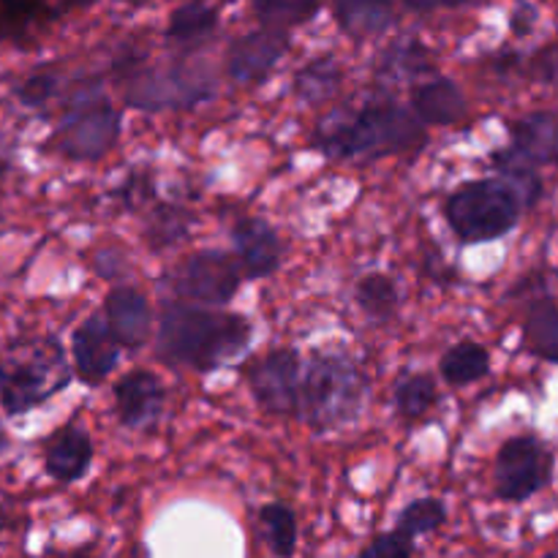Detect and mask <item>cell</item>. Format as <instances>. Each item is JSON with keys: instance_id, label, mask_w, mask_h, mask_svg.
Masks as SVG:
<instances>
[{"instance_id": "obj_1", "label": "cell", "mask_w": 558, "mask_h": 558, "mask_svg": "<svg viewBox=\"0 0 558 558\" xmlns=\"http://www.w3.org/2000/svg\"><path fill=\"white\" fill-rule=\"evenodd\" d=\"M251 327L240 316L189 305H163L158 319V354L169 363L213 371L248 347Z\"/></svg>"}, {"instance_id": "obj_2", "label": "cell", "mask_w": 558, "mask_h": 558, "mask_svg": "<svg viewBox=\"0 0 558 558\" xmlns=\"http://www.w3.org/2000/svg\"><path fill=\"white\" fill-rule=\"evenodd\" d=\"M423 140L417 118L398 104H368L354 112L327 114L316 129V145L330 158H379Z\"/></svg>"}, {"instance_id": "obj_3", "label": "cell", "mask_w": 558, "mask_h": 558, "mask_svg": "<svg viewBox=\"0 0 558 558\" xmlns=\"http://www.w3.org/2000/svg\"><path fill=\"white\" fill-rule=\"evenodd\" d=\"M365 403V381L343 354H322L300 381L298 414L316 430L352 423Z\"/></svg>"}, {"instance_id": "obj_4", "label": "cell", "mask_w": 558, "mask_h": 558, "mask_svg": "<svg viewBox=\"0 0 558 558\" xmlns=\"http://www.w3.org/2000/svg\"><path fill=\"white\" fill-rule=\"evenodd\" d=\"M69 376L63 349L52 338L22 343L0 363V407L11 417L31 412L63 390Z\"/></svg>"}, {"instance_id": "obj_5", "label": "cell", "mask_w": 558, "mask_h": 558, "mask_svg": "<svg viewBox=\"0 0 558 558\" xmlns=\"http://www.w3.org/2000/svg\"><path fill=\"white\" fill-rule=\"evenodd\" d=\"M447 223L466 243L505 238L521 218V196L507 180L466 183L447 199Z\"/></svg>"}, {"instance_id": "obj_6", "label": "cell", "mask_w": 558, "mask_h": 558, "mask_svg": "<svg viewBox=\"0 0 558 558\" xmlns=\"http://www.w3.org/2000/svg\"><path fill=\"white\" fill-rule=\"evenodd\" d=\"M120 118L112 104L98 93L74 98L60 123V150L74 161H96L112 147Z\"/></svg>"}, {"instance_id": "obj_7", "label": "cell", "mask_w": 558, "mask_h": 558, "mask_svg": "<svg viewBox=\"0 0 558 558\" xmlns=\"http://www.w3.org/2000/svg\"><path fill=\"white\" fill-rule=\"evenodd\" d=\"M554 477V456L534 436H515L496 456L494 485L505 501H526Z\"/></svg>"}, {"instance_id": "obj_8", "label": "cell", "mask_w": 558, "mask_h": 558, "mask_svg": "<svg viewBox=\"0 0 558 558\" xmlns=\"http://www.w3.org/2000/svg\"><path fill=\"white\" fill-rule=\"evenodd\" d=\"M240 265L223 251H202L174 272V292L202 305H227L240 289Z\"/></svg>"}, {"instance_id": "obj_9", "label": "cell", "mask_w": 558, "mask_h": 558, "mask_svg": "<svg viewBox=\"0 0 558 558\" xmlns=\"http://www.w3.org/2000/svg\"><path fill=\"white\" fill-rule=\"evenodd\" d=\"M251 392L267 412L287 414L298 409L300 357L292 349H276L251 368Z\"/></svg>"}, {"instance_id": "obj_10", "label": "cell", "mask_w": 558, "mask_h": 558, "mask_svg": "<svg viewBox=\"0 0 558 558\" xmlns=\"http://www.w3.org/2000/svg\"><path fill=\"white\" fill-rule=\"evenodd\" d=\"M118 338L112 336L104 316H90L87 322H82L71 338L76 376L90 387L101 385L118 365Z\"/></svg>"}, {"instance_id": "obj_11", "label": "cell", "mask_w": 558, "mask_h": 558, "mask_svg": "<svg viewBox=\"0 0 558 558\" xmlns=\"http://www.w3.org/2000/svg\"><path fill=\"white\" fill-rule=\"evenodd\" d=\"M289 49V36L287 31H276V27H265V31L245 33L243 38L232 44L227 58L229 76L243 85L251 82H262L272 69L278 65V60L283 58V52Z\"/></svg>"}, {"instance_id": "obj_12", "label": "cell", "mask_w": 558, "mask_h": 558, "mask_svg": "<svg viewBox=\"0 0 558 558\" xmlns=\"http://www.w3.org/2000/svg\"><path fill=\"white\" fill-rule=\"evenodd\" d=\"M118 417L125 428H145L158 420L163 409V387L150 371H131L114 385Z\"/></svg>"}, {"instance_id": "obj_13", "label": "cell", "mask_w": 558, "mask_h": 558, "mask_svg": "<svg viewBox=\"0 0 558 558\" xmlns=\"http://www.w3.org/2000/svg\"><path fill=\"white\" fill-rule=\"evenodd\" d=\"M240 267L251 278H267L281 265V238L262 218H243L232 232Z\"/></svg>"}, {"instance_id": "obj_14", "label": "cell", "mask_w": 558, "mask_h": 558, "mask_svg": "<svg viewBox=\"0 0 558 558\" xmlns=\"http://www.w3.org/2000/svg\"><path fill=\"white\" fill-rule=\"evenodd\" d=\"M107 325L118 343L129 349H140L150 336V305L136 289H114L107 298Z\"/></svg>"}, {"instance_id": "obj_15", "label": "cell", "mask_w": 558, "mask_h": 558, "mask_svg": "<svg viewBox=\"0 0 558 558\" xmlns=\"http://www.w3.org/2000/svg\"><path fill=\"white\" fill-rule=\"evenodd\" d=\"M90 461L93 441L82 428L60 430L44 452V466H47L49 477L58 483H74V480L85 477Z\"/></svg>"}, {"instance_id": "obj_16", "label": "cell", "mask_w": 558, "mask_h": 558, "mask_svg": "<svg viewBox=\"0 0 558 558\" xmlns=\"http://www.w3.org/2000/svg\"><path fill=\"white\" fill-rule=\"evenodd\" d=\"M512 150L532 163H558V114L532 112L512 125Z\"/></svg>"}, {"instance_id": "obj_17", "label": "cell", "mask_w": 558, "mask_h": 558, "mask_svg": "<svg viewBox=\"0 0 558 558\" xmlns=\"http://www.w3.org/2000/svg\"><path fill=\"white\" fill-rule=\"evenodd\" d=\"M414 112L428 125H450L466 112V98L456 82L434 80L414 90Z\"/></svg>"}, {"instance_id": "obj_18", "label": "cell", "mask_w": 558, "mask_h": 558, "mask_svg": "<svg viewBox=\"0 0 558 558\" xmlns=\"http://www.w3.org/2000/svg\"><path fill=\"white\" fill-rule=\"evenodd\" d=\"M332 5L338 25L354 38L379 36L396 22L390 0H332Z\"/></svg>"}, {"instance_id": "obj_19", "label": "cell", "mask_w": 558, "mask_h": 558, "mask_svg": "<svg viewBox=\"0 0 558 558\" xmlns=\"http://www.w3.org/2000/svg\"><path fill=\"white\" fill-rule=\"evenodd\" d=\"M490 371V357L485 352V347L474 341H463L458 347H452L450 352L441 357V374L450 385L463 387L472 385V381L483 379Z\"/></svg>"}, {"instance_id": "obj_20", "label": "cell", "mask_w": 558, "mask_h": 558, "mask_svg": "<svg viewBox=\"0 0 558 558\" xmlns=\"http://www.w3.org/2000/svg\"><path fill=\"white\" fill-rule=\"evenodd\" d=\"M526 347L537 357L558 365V305L537 303L526 319Z\"/></svg>"}, {"instance_id": "obj_21", "label": "cell", "mask_w": 558, "mask_h": 558, "mask_svg": "<svg viewBox=\"0 0 558 558\" xmlns=\"http://www.w3.org/2000/svg\"><path fill=\"white\" fill-rule=\"evenodd\" d=\"M341 80L343 74L341 69H338L336 60L319 58L300 71L298 82H294V90H298V96L303 98V101L319 104L327 101L330 96H336V90L341 87Z\"/></svg>"}, {"instance_id": "obj_22", "label": "cell", "mask_w": 558, "mask_h": 558, "mask_svg": "<svg viewBox=\"0 0 558 558\" xmlns=\"http://www.w3.org/2000/svg\"><path fill=\"white\" fill-rule=\"evenodd\" d=\"M218 25V11L207 5L205 0H191V3L180 5L172 14L167 27V36L172 41H199L213 27Z\"/></svg>"}, {"instance_id": "obj_23", "label": "cell", "mask_w": 558, "mask_h": 558, "mask_svg": "<svg viewBox=\"0 0 558 558\" xmlns=\"http://www.w3.org/2000/svg\"><path fill=\"white\" fill-rule=\"evenodd\" d=\"M319 9V0H254V11L265 27L289 31L303 25Z\"/></svg>"}, {"instance_id": "obj_24", "label": "cell", "mask_w": 558, "mask_h": 558, "mask_svg": "<svg viewBox=\"0 0 558 558\" xmlns=\"http://www.w3.org/2000/svg\"><path fill=\"white\" fill-rule=\"evenodd\" d=\"M259 523L272 554L276 556L294 554V545H298V521H294L292 510H287L283 505H267L262 507Z\"/></svg>"}, {"instance_id": "obj_25", "label": "cell", "mask_w": 558, "mask_h": 558, "mask_svg": "<svg viewBox=\"0 0 558 558\" xmlns=\"http://www.w3.org/2000/svg\"><path fill=\"white\" fill-rule=\"evenodd\" d=\"M357 303L365 314L376 316V319H385L396 311L398 305V292L392 278L381 276V272H371L363 281L357 283Z\"/></svg>"}, {"instance_id": "obj_26", "label": "cell", "mask_w": 558, "mask_h": 558, "mask_svg": "<svg viewBox=\"0 0 558 558\" xmlns=\"http://www.w3.org/2000/svg\"><path fill=\"white\" fill-rule=\"evenodd\" d=\"M434 401H436V385L434 379L425 374L407 376L396 390L398 412H401L407 420L423 417V414L434 407Z\"/></svg>"}, {"instance_id": "obj_27", "label": "cell", "mask_w": 558, "mask_h": 558, "mask_svg": "<svg viewBox=\"0 0 558 558\" xmlns=\"http://www.w3.org/2000/svg\"><path fill=\"white\" fill-rule=\"evenodd\" d=\"M445 518H447L445 505H441L439 499H417L401 512L396 529L401 534H407V537L414 539V537H420V534L436 532V529L445 523Z\"/></svg>"}, {"instance_id": "obj_28", "label": "cell", "mask_w": 558, "mask_h": 558, "mask_svg": "<svg viewBox=\"0 0 558 558\" xmlns=\"http://www.w3.org/2000/svg\"><path fill=\"white\" fill-rule=\"evenodd\" d=\"M414 554V539L407 537L396 529L392 534H381L376 537L368 548L363 550V556H390V558H403Z\"/></svg>"}, {"instance_id": "obj_29", "label": "cell", "mask_w": 558, "mask_h": 558, "mask_svg": "<svg viewBox=\"0 0 558 558\" xmlns=\"http://www.w3.org/2000/svg\"><path fill=\"white\" fill-rule=\"evenodd\" d=\"M20 93L25 98V104H41L52 93V80H47V76H33Z\"/></svg>"}, {"instance_id": "obj_30", "label": "cell", "mask_w": 558, "mask_h": 558, "mask_svg": "<svg viewBox=\"0 0 558 558\" xmlns=\"http://www.w3.org/2000/svg\"><path fill=\"white\" fill-rule=\"evenodd\" d=\"M403 3L414 11H428V9H439L441 0H403Z\"/></svg>"}, {"instance_id": "obj_31", "label": "cell", "mask_w": 558, "mask_h": 558, "mask_svg": "<svg viewBox=\"0 0 558 558\" xmlns=\"http://www.w3.org/2000/svg\"><path fill=\"white\" fill-rule=\"evenodd\" d=\"M463 3H474V0H441V5H463Z\"/></svg>"}, {"instance_id": "obj_32", "label": "cell", "mask_w": 558, "mask_h": 558, "mask_svg": "<svg viewBox=\"0 0 558 558\" xmlns=\"http://www.w3.org/2000/svg\"><path fill=\"white\" fill-rule=\"evenodd\" d=\"M3 445H5V434H3V428H0V450H3Z\"/></svg>"}]
</instances>
